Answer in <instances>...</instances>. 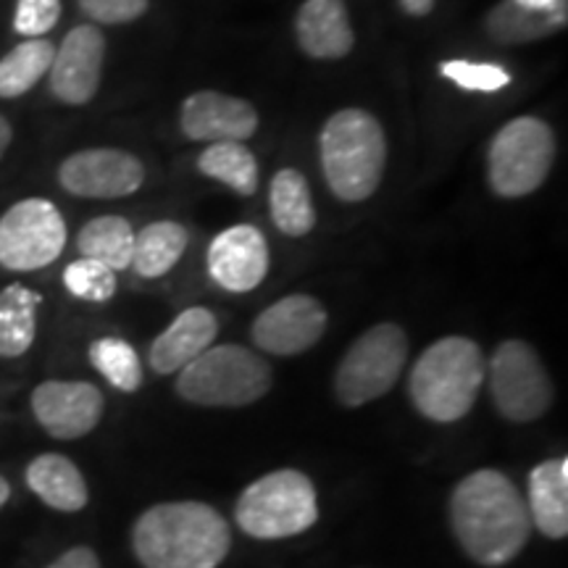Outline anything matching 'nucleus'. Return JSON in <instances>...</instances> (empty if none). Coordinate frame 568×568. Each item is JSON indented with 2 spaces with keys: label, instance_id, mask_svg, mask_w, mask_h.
Instances as JSON below:
<instances>
[{
  "label": "nucleus",
  "instance_id": "nucleus-1",
  "mask_svg": "<svg viewBox=\"0 0 568 568\" xmlns=\"http://www.w3.org/2000/svg\"><path fill=\"white\" fill-rule=\"evenodd\" d=\"M450 529L474 564L500 568L521 556L531 518L521 489L497 468H477L453 487Z\"/></svg>",
  "mask_w": 568,
  "mask_h": 568
},
{
  "label": "nucleus",
  "instance_id": "nucleus-2",
  "mask_svg": "<svg viewBox=\"0 0 568 568\" xmlns=\"http://www.w3.org/2000/svg\"><path fill=\"white\" fill-rule=\"evenodd\" d=\"M142 568H219L232 550V529L209 503H159L132 527Z\"/></svg>",
  "mask_w": 568,
  "mask_h": 568
},
{
  "label": "nucleus",
  "instance_id": "nucleus-3",
  "mask_svg": "<svg viewBox=\"0 0 568 568\" xmlns=\"http://www.w3.org/2000/svg\"><path fill=\"white\" fill-rule=\"evenodd\" d=\"M487 358L481 347L464 335H447L432 343L410 368L408 395L426 422H460L477 403L485 385Z\"/></svg>",
  "mask_w": 568,
  "mask_h": 568
},
{
  "label": "nucleus",
  "instance_id": "nucleus-4",
  "mask_svg": "<svg viewBox=\"0 0 568 568\" xmlns=\"http://www.w3.org/2000/svg\"><path fill=\"white\" fill-rule=\"evenodd\" d=\"M318 159L326 187L337 201H368L387 166V138L379 119L364 109L337 111L318 134Z\"/></svg>",
  "mask_w": 568,
  "mask_h": 568
},
{
  "label": "nucleus",
  "instance_id": "nucleus-5",
  "mask_svg": "<svg viewBox=\"0 0 568 568\" xmlns=\"http://www.w3.org/2000/svg\"><path fill=\"white\" fill-rule=\"evenodd\" d=\"M272 366L243 345H211L180 372L176 395L203 408L253 406L272 389Z\"/></svg>",
  "mask_w": 568,
  "mask_h": 568
},
{
  "label": "nucleus",
  "instance_id": "nucleus-6",
  "mask_svg": "<svg viewBox=\"0 0 568 568\" xmlns=\"http://www.w3.org/2000/svg\"><path fill=\"white\" fill-rule=\"evenodd\" d=\"M318 521V495L297 468H276L237 497L234 524L253 539H290Z\"/></svg>",
  "mask_w": 568,
  "mask_h": 568
},
{
  "label": "nucleus",
  "instance_id": "nucleus-7",
  "mask_svg": "<svg viewBox=\"0 0 568 568\" xmlns=\"http://www.w3.org/2000/svg\"><path fill=\"white\" fill-rule=\"evenodd\" d=\"M556 163V134L537 116H518L500 126L487 151V182L495 195L527 197L537 193Z\"/></svg>",
  "mask_w": 568,
  "mask_h": 568
},
{
  "label": "nucleus",
  "instance_id": "nucleus-8",
  "mask_svg": "<svg viewBox=\"0 0 568 568\" xmlns=\"http://www.w3.org/2000/svg\"><path fill=\"white\" fill-rule=\"evenodd\" d=\"M408 364V335L393 322L366 329L339 358L335 395L345 408L368 406L397 385Z\"/></svg>",
  "mask_w": 568,
  "mask_h": 568
},
{
  "label": "nucleus",
  "instance_id": "nucleus-9",
  "mask_svg": "<svg viewBox=\"0 0 568 568\" xmlns=\"http://www.w3.org/2000/svg\"><path fill=\"white\" fill-rule=\"evenodd\" d=\"M485 382L506 422L529 424L542 418L556 400V387L539 353L524 339H506L487 358Z\"/></svg>",
  "mask_w": 568,
  "mask_h": 568
},
{
  "label": "nucleus",
  "instance_id": "nucleus-10",
  "mask_svg": "<svg viewBox=\"0 0 568 568\" xmlns=\"http://www.w3.org/2000/svg\"><path fill=\"white\" fill-rule=\"evenodd\" d=\"M67 222L45 197H27L0 216V266L38 272L55 264L67 247Z\"/></svg>",
  "mask_w": 568,
  "mask_h": 568
},
{
  "label": "nucleus",
  "instance_id": "nucleus-11",
  "mask_svg": "<svg viewBox=\"0 0 568 568\" xmlns=\"http://www.w3.org/2000/svg\"><path fill=\"white\" fill-rule=\"evenodd\" d=\"M145 166L138 155L119 148H88L71 153L59 166V184L67 193L92 201H116L138 193Z\"/></svg>",
  "mask_w": 568,
  "mask_h": 568
},
{
  "label": "nucleus",
  "instance_id": "nucleus-12",
  "mask_svg": "<svg viewBox=\"0 0 568 568\" xmlns=\"http://www.w3.org/2000/svg\"><path fill=\"white\" fill-rule=\"evenodd\" d=\"M326 324L329 316L324 305L314 295L295 293L261 311L251 326V337L261 353L293 358L324 337Z\"/></svg>",
  "mask_w": 568,
  "mask_h": 568
},
{
  "label": "nucleus",
  "instance_id": "nucleus-13",
  "mask_svg": "<svg viewBox=\"0 0 568 568\" xmlns=\"http://www.w3.org/2000/svg\"><path fill=\"white\" fill-rule=\"evenodd\" d=\"M105 397L92 382L48 379L34 387L32 414L55 439H80L101 424Z\"/></svg>",
  "mask_w": 568,
  "mask_h": 568
},
{
  "label": "nucleus",
  "instance_id": "nucleus-14",
  "mask_svg": "<svg viewBox=\"0 0 568 568\" xmlns=\"http://www.w3.org/2000/svg\"><path fill=\"white\" fill-rule=\"evenodd\" d=\"M105 38L95 24L74 27L55 48L48 82L63 105H84L101 88Z\"/></svg>",
  "mask_w": 568,
  "mask_h": 568
},
{
  "label": "nucleus",
  "instance_id": "nucleus-15",
  "mask_svg": "<svg viewBox=\"0 0 568 568\" xmlns=\"http://www.w3.org/2000/svg\"><path fill=\"white\" fill-rule=\"evenodd\" d=\"M211 280L226 293L243 295L268 274V240L253 224H234L211 240L205 255Z\"/></svg>",
  "mask_w": 568,
  "mask_h": 568
},
{
  "label": "nucleus",
  "instance_id": "nucleus-16",
  "mask_svg": "<svg viewBox=\"0 0 568 568\" xmlns=\"http://www.w3.org/2000/svg\"><path fill=\"white\" fill-rule=\"evenodd\" d=\"M180 126L193 142H245L258 130V111L243 98L201 90L182 103Z\"/></svg>",
  "mask_w": 568,
  "mask_h": 568
},
{
  "label": "nucleus",
  "instance_id": "nucleus-17",
  "mask_svg": "<svg viewBox=\"0 0 568 568\" xmlns=\"http://www.w3.org/2000/svg\"><path fill=\"white\" fill-rule=\"evenodd\" d=\"M219 335V318L211 308L193 305L184 308L159 337L153 339L148 364L155 374H180L190 361L209 351Z\"/></svg>",
  "mask_w": 568,
  "mask_h": 568
},
{
  "label": "nucleus",
  "instance_id": "nucleus-18",
  "mask_svg": "<svg viewBox=\"0 0 568 568\" xmlns=\"http://www.w3.org/2000/svg\"><path fill=\"white\" fill-rule=\"evenodd\" d=\"M295 34L301 51L316 61H339L355 45L345 0H305L297 9Z\"/></svg>",
  "mask_w": 568,
  "mask_h": 568
},
{
  "label": "nucleus",
  "instance_id": "nucleus-19",
  "mask_svg": "<svg viewBox=\"0 0 568 568\" xmlns=\"http://www.w3.org/2000/svg\"><path fill=\"white\" fill-rule=\"evenodd\" d=\"M527 510L531 529L548 539H566L568 535V460L556 458L537 464L529 471Z\"/></svg>",
  "mask_w": 568,
  "mask_h": 568
},
{
  "label": "nucleus",
  "instance_id": "nucleus-20",
  "mask_svg": "<svg viewBox=\"0 0 568 568\" xmlns=\"http://www.w3.org/2000/svg\"><path fill=\"white\" fill-rule=\"evenodd\" d=\"M24 481L48 508L61 510V514H77L90 500L88 481L80 466L61 453H42L32 458L24 471Z\"/></svg>",
  "mask_w": 568,
  "mask_h": 568
},
{
  "label": "nucleus",
  "instance_id": "nucleus-21",
  "mask_svg": "<svg viewBox=\"0 0 568 568\" xmlns=\"http://www.w3.org/2000/svg\"><path fill=\"white\" fill-rule=\"evenodd\" d=\"M268 213L287 237H305L316 226V209L308 180L297 169H280L268 184Z\"/></svg>",
  "mask_w": 568,
  "mask_h": 568
},
{
  "label": "nucleus",
  "instance_id": "nucleus-22",
  "mask_svg": "<svg viewBox=\"0 0 568 568\" xmlns=\"http://www.w3.org/2000/svg\"><path fill=\"white\" fill-rule=\"evenodd\" d=\"M42 297L21 282L0 290V358H19L38 337V308Z\"/></svg>",
  "mask_w": 568,
  "mask_h": 568
},
{
  "label": "nucleus",
  "instance_id": "nucleus-23",
  "mask_svg": "<svg viewBox=\"0 0 568 568\" xmlns=\"http://www.w3.org/2000/svg\"><path fill=\"white\" fill-rule=\"evenodd\" d=\"M190 234L180 222H153L134 232L132 266L145 280H159L180 264Z\"/></svg>",
  "mask_w": 568,
  "mask_h": 568
},
{
  "label": "nucleus",
  "instance_id": "nucleus-24",
  "mask_svg": "<svg viewBox=\"0 0 568 568\" xmlns=\"http://www.w3.org/2000/svg\"><path fill=\"white\" fill-rule=\"evenodd\" d=\"M77 251L84 258L101 261L113 272L132 266L134 226L124 216H95L77 234Z\"/></svg>",
  "mask_w": 568,
  "mask_h": 568
},
{
  "label": "nucleus",
  "instance_id": "nucleus-25",
  "mask_svg": "<svg viewBox=\"0 0 568 568\" xmlns=\"http://www.w3.org/2000/svg\"><path fill=\"white\" fill-rule=\"evenodd\" d=\"M197 172L226 184L243 197H251L258 190V161L243 142H211L197 155Z\"/></svg>",
  "mask_w": 568,
  "mask_h": 568
},
{
  "label": "nucleus",
  "instance_id": "nucleus-26",
  "mask_svg": "<svg viewBox=\"0 0 568 568\" xmlns=\"http://www.w3.org/2000/svg\"><path fill=\"white\" fill-rule=\"evenodd\" d=\"M55 45L45 38L19 42L0 59V98L27 95L51 71Z\"/></svg>",
  "mask_w": 568,
  "mask_h": 568
},
{
  "label": "nucleus",
  "instance_id": "nucleus-27",
  "mask_svg": "<svg viewBox=\"0 0 568 568\" xmlns=\"http://www.w3.org/2000/svg\"><path fill=\"white\" fill-rule=\"evenodd\" d=\"M90 364L119 393H138L142 387V361L122 337H101L90 345Z\"/></svg>",
  "mask_w": 568,
  "mask_h": 568
},
{
  "label": "nucleus",
  "instance_id": "nucleus-28",
  "mask_svg": "<svg viewBox=\"0 0 568 568\" xmlns=\"http://www.w3.org/2000/svg\"><path fill=\"white\" fill-rule=\"evenodd\" d=\"M487 34L503 45H516V42H531L545 38V34L556 32L548 13L529 11L518 6L516 0H503L497 3L485 19Z\"/></svg>",
  "mask_w": 568,
  "mask_h": 568
},
{
  "label": "nucleus",
  "instance_id": "nucleus-29",
  "mask_svg": "<svg viewBox=\"0 0 568 568\" xmlns=\"http://www.w3.org/2000/svg\"><path fill=\"white\" fill-rule=\"evenodd\" d=\"M63 287L69 290L77 301L84 303H109L116 295L119 280L116 272L109 268L101 261L92 258H77L63 268Z\"/></svg>",
  "mask_w": 568,
  "mask_h": 568
},
{
  "label": "nucleus",
  "instance_id": "nucleus-30",
  "mask_svg": "<svg viewBox=\"0 0 568 568\" xmlns=\"http://www.w3.org/2000/svg\"><path fill=\"white\" fill-rule=\"evenodd\" d=\"M439 74L447 77L458 88L471 92H497L510 84V74L497 63H474V61H443Z\"/></svg>",
  "mask_w": 568,
  "mask_h": 568
},
{
  "label": "nucleus",
  "instance_id": "nucleus-31",
  "mask_svg": "<svg viewBox=\"0 0 568 568\" xmlns=\"http://www.w3.org/2000/svg\"><path fill=\"white\" fill-rule=\"evenodd\" d=\"M61 0H17L13 32L21 38H45L59 24Z\"/></svg>",
  "mask_w": 568,
  "mask_h": 568
},
{
  "label": "nucleus",
  "instance_id": "nucleus-32",
  "mask_svg": "<svg viewBox=\"0 0 568 568\" xmlns=\"http://www.w3.org/2000/svg\"><path fill=\"white\" fill-rule=\"evenodd\" d=\"M95 24H130L148 11V0H77Z\"/></svg>",
  "mask_w": 568,
  "mask_h": 568
},
{
  "label": "nucleus",
  "instance_id": "nucleus-33",
  "mask_svg": "<svg viewBox=\"0 0 568 568\" xmlns=\"http://www.w3.org/2000/svg\"><path fill=\"white\" fill-rule=\"evenodd\" d=\"M48 568H101V558L88 545H77V548L61 552Z\"/></svg>",
  "mask_w": 568,
  "mask_h": 568
},
{
  "label": "nucleus",
  "instance_id": "nucleus-34",
  "mask_svg": "<svg viewBox=\"0 0 568 568\" xmlns=\"http://www.w3.org/2000/svg\"><path fill=\"white\" fill-rule=\"evenodd\" d=\"M435 3L437 0H400L403 11H406L408 17H416V19L429 17V13L435 11Z\"/></svg>",
  "mask_w": 568,
  "mask_h": 568
},
{
  "label": "nucleus",
  "instance_id": "nucleus-35",
  "mask_svg": "<svg viewBox=\"0 0 568 568\" xmlns=\"http://www.w3.org/2000/svg\"><path fill=\"white\" fill-rule=\"evenodd\" d=\"M13 140V130H11V122L6 116H0V159H3L6 151H9Z\"/></svg>",
  "mask_w": 568,
  "mask_h": 568
},
{
  "label": "nucleus",
  "instance_id": "nucleus-36",
  "mask_svg": "<svg viewBox=\"0 0 568 568\" xmlns=\"http://www.w3.org/2000/svg\"><path fill=\"white\" fill-rule=\"evenodd\" d=\"M518 6H524V9L529 11H539V13H548L552 6H556V0H516Z\"/></svg>",
  "mask_w": 568,
  "mask_h": 568
},
{
  "label": "nucleus",
  "instance_id": "nucleus-37",
  "mask_svg": "<svg viewBox=\"0 0 568 568\" xmlns=\"http://www.w3.org/2000/svg\"><path fill=\"white\" fill-rule=\"evenodd\" d=\"M9 500H11V485H9V479L0 474V508H3Z\"/></svg>",
  "mask_w": 568,
  "mask_h": 568
}]
</instances>
